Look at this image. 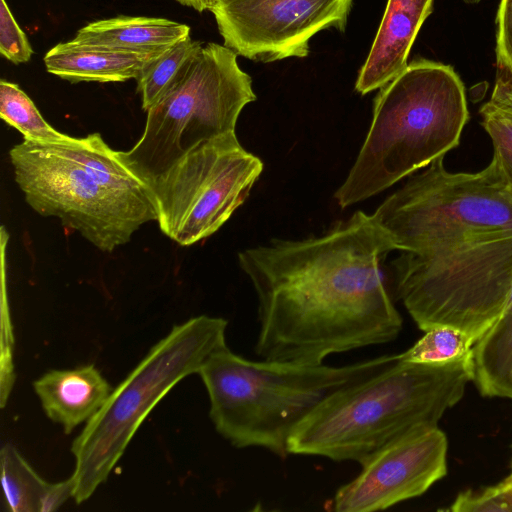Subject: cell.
<instances>
[{"label": "cell", "instance_id": "1", "mask_svg": "<svg viewBox=\"0 0 512 512\" xmlns=\"http://www.w3.org/2000/svg\"><path fill=\"white\" fill-rule=\"evenodd\" d=\"M392 250L372 216L357 211L320 237L274 239L240 252L258 301L256 354L323 363L331 354L394 340L402 318L379 266Z\"/></svg>", "mask_w": 512, "mask_h": 512}, {"label": "cell", "instance_id": "2", "mask_svg": "<svg viewBox=\"0 0 512 512\" xmlns=\"http://www.w3.org/2000/svg\"><path fill=\"white\" fill-rule=\"evenodd\" d=\"M473 379L472 351L440 364L397 359L318 404L292 432L289 454L362 464L405 435L437 427Z\"/></svg>", "mask_w": 512, "mask_h": 512}, {"label": "cell", "instance_id": "3", "mask_svg": "<svg viewBox=\"0 0 512 512\" xmlns=\"http://www.w3.org/2000/svg\"><path fill=\"white\" fill-rule=\"evenodd\" d=\"M9 156L29 206L57 217L102 252L114 251L140 226L157 221L150 188L99 133L67 144L24 140Z\"/></svg>", "mask_w": 512, "mask_h": 512}, {"label": "cell", "instance_id": "4", "mask_svg": "<svg viewBox=\"0 0 512 512\" xmlns=\"http://www.w3.org/2000/svg\"><path fill=\"white\" fill-rule=\"evenodd\" d=\"M469 118L465 87L451 65L419 58L381 88L367 137L335 193L351 206L427 167L459 144Z\"/></svg>", "mask_w": 512, "mask_h": 512}, {"label": "cell", "instance_id": "5", "mask_svg": "<svg viewBox=\"0 0 512 512\" xmlns=\"http://www.w3.org/2000/svg\"><path fill=\"white\" fill-rule=\"evenodd\" d=\"M398 355L344 366L251 361L228 346L213 353L198 374L216 431L236 448L261 447L284 459L297 425L335 391L384 369Z\"/></svg>", "mask_w": 512, "mask_h": 512}, {"label": "cell", "instance_id": "6", "mask_svg": "<svg viewBox=\"0 0 512 512\" xmlns=\"http://www.w3.org/2000/svg\"><path fill=\"white\" fill-rule=\"evenodd\" d=\"M227 321L199 315L175 325L113 388L101 409L73 440V499L88 500L122 457L156 404L182 379L199 372L215 352L227 347Z\"/></svg>", "mask_w": 512, "mask_h": 512}, {"label": "cell", "instance_id": "7", "mask_svg": "<svg viewBox=\"0 0 512 512\" xmlns=\"http://www.w3.org/2000/svg\"><path fill=\"white\" fill-rule=\"evenodd\" d=\"M392 265L398 298L420 330L452 326L476 342L512 291V231L403 252Z\"/></svg>", "mask_w": 512, "mask_h": 512}, {"label": "cell", "instance_id": "8", "mask_svg": "<svg viewBox=\"0 0 512 512\" xmlns=\"http://www.w3.org/2000/svg\"><path fill=\"white\" fill-rule=\"evenodd\" d=\"M255 100L252 79L239 67L237 54L208 43L147 111L138 142L117 155L149 187L199 144L235 132L242 109Z\"/></svg>", "mask_w": 512, "mask_h": 512}, {"label": "cell", "instance_id": "9", "mask_svg": "<svg viewBox=\"0 0 512 512\" xmlns=\"http://www.w3.org/2000/svg\"><path fill=\"white\" fill-rule=\"evenodd\" d=\"M443 159L409 178L371 215L395 250L423 253L512 231V194L497 159L476 173L449 172Z\"/></svg>", "mask_w": 512, "mask_h": 512}, {"label": "cell", "instance_id": "10", "mask_svg": "<svg viewBox=\"0 0 512 512\" xmlns=\"http://www.w3.org/2000/svg\"><path fill=\"white\" fill-rule=\"evenodd\" d=\"M262 170L235 132L199 144L149 185L160 230L181 246L211 236L244 203Z\"/></svg>", "mask_w": 512, "mask_h": 512}, {"label": "cell", "instance_id": "11", "mask_svg": "<svg viewBox=\"0 0 512 512\" xmlns=\"http://www.w3.org/2000/svg\"><path fill=\"white\" fill-rule=\"evenodd\" d=\"M352 0H216L211 8L224 45L257 62L304 58L321 30L343 31Z\"/></svg>", "mask_w": 512, "mask_h": 512}, {"label": "cell", "instance_id": "12", "mask_svg": "<svg viewBox=\"0 0 512 512\" xmlns=\"http://www.w3.org/2000/svg\"><path fill=\"white\" fill-rule=\"evenodd\" d=\"M447 451V437L438 426L389 443L360 464V473L337 490L333 510H385L422 495L446 476Z\"/></svg>", "mask_w": 512, "mask_h": 512}, {"label": "cell", "instance_id": "13", "mask_svg": "<svg viewBox=\"0 0 512 512\" xmlns=\"http://www.w3.org/2000/svg\"><path fill=\"white\" fill-rule=\"evenodd\" d=\"M433 0H388L355 89L367 94L382 88L407 65L416 36L433 10Z\"/></svg>", "mask_w": 512, "mask_h": 512}, {"label": "cell", "instance_id": "14", "mask_svg": "<svg viewBox=\"0 0 512 512\" xmlns=\"http://www.w3.org/2000/svg\"><path fill=\"white\" fill-rule=\"evenodd\" d=\"M33 389L47 417L65 434L89 421L113 390L93 364L50 370L33 382Z\"/></svg>", "mask_w": 512, "mask_h": 512}, {"label": "cell", "instance_id": "15", "mask_svg": "<svg viewBox=\"0 0 512 512\" xmlns=\"http://www.w3.org/2000/svg\"><path fill=\"white\" fill-rule=\"evenodd\" d=\"M162 52L120 50L70 40L52 47L44 56V64L48 73L71 83L124 82L137 79L145 65Z\"/></svg>", "mask_w": 512, "mask_h": 512}, {"label": "cell", "instance_id": "16", "mask_svg": "<svg viewBox=\"0 0 512 512\" xmlns=\"http://www.w3.org/2000/svg\"><path fill=\"white\" fill-rule=\"evenodd\" d=\"M190 36V27L158 17L117 16L91 22L72 41L140 52H162Z\"/></svg>", "mask_w": 512, "mask_h": 512}, {"label": "cell", "instance_id": "17", "mask_svg": "<svg viewBox=\"0 0 512 512\" xmlns=\"http://www.w3.org/2000/svg\"><path fill=\"white\" fill-rule=\"evenodd\" d=\"M474 379L485 397L512 399V309L473 345Z\"/></svg>", "mask_w": 512, "mask_h": 512}, {"label": "cell", "instance_id": "18", "mask_svg": "<svg viewBox=\"0 0 512 512\" xmlns=\"http://www.w3.org/2000/svg\"><path fill=\"white\" fill-rule=\"evenodd\" d=\"M2 505L8 512H39L48 482L26 461L12 443L0 452Z\"/></svg>", "mask_w": 512, "mask_h": 512}, {"label": "cell", "instance_id": "19", "mask_svg": "<svg viewBox=\"0 0 512 512\" xmlns=\"http://www.w3.org/2000/svg\"><path fill=\"white\" fill-rule=\"evenodd\" d=\"M202 46L188 36L145 65L136 79L143 110L148 111L171 89Z\"/></svg>", "mask_w": 512, "mask_h": 512}, {"label": "cell", "instance_id": "20", "mask_svg": "<svg viewBox=\"0 0 512 512\" xmlns=\"http://www.w3.org/2000/svg\"><path fill=\"white\" fill-rule=\"evenodd\" d=\"M0 116L17 129L26 141L67 144L76 139L54 129L18 84L5 79L0 81Z\"/></svg>", "mask_w": 512, "mask_h": 512}, {"label": "cell", "instance_id": "21", "mask_svg": "<svg viewBox=\"0 0 512 512\" xmlns=\"http://www.w3.org/2000/svg\"><path fill=\"white\" fill-rule=\"evenodd\" d=\"M409 349L398 354V359L410 363L440 364L459 360L473 349L475 340L465 331L452 326H436Z\"/></svg>", "mask_w": 512, "mask_h": 512}, {"label": "cell", "instance_id": "22", "mask_svg": "<svg viewBox=\"0 0 512 512\" xmlns=\"http://www.w3.org/2000/svg\"><path fill=\"white\" fill-rule=\"evenodd\" d=\"M479 113L481 125L492 141L493 157L497 159L512 194V122L489 101L482 105Z\"/></svg>", "mask_w": 512, "mask_h": 512}, {"label": "cell", "instance_id": "23", "mask_svg": "<svg viewBox=\"0 0 512 512\" xmlns=\"http://www.w3.org/2000/svg\"><path fill=\"white\" fill-rule=\"evenodd\" d=\"M447 511L452 512H512L509 489L503 480L482 490L460 493Z\"/></svg>", "mask_w": 512, "mask_h": 512}, {"label": "cell", "instance_id": "24", "mask_svg": "<svg viewBox=\"0 0 512 512\" xmlns=\"http://www.w3.org/2000/svg\"><path fill=\"white\" fill-rule=\"evenodd\" d=\"M0 53L14 64L28 62L32 47L5 0H0Z\"/></svg>", "mask_w": 512, "mask_h": 512}, {"label": "cell", "instance_id": "25", "mask_svg": "<svg viewBox=\"0 0 512 512\" xmlns=\"http://www.w3.org/2000/svg\"><path fill=\"white\" fill-rule=\"evenodd\" d=\"M496 24V59L512 72V0L500 1Z\"/></svg>", "mask_w": 512, "mask_h": 512}, {"label": "cell", "instance_id": "26", "mask_svg": "<svg viewBox=\"0 0 512 512\" xmlns=\"http://www.w3.org/2000/svg\"><path fill=\"white\" fill-rule=\"evenodd\" d=\"M488 101L512 122V72L499 61H496L495 83Z\"/></svg>", "mask_w": 512, "mask_h": 512}, {"label": "cell", "instance_id": "27", "mask_svg": "<svg viewBox=\"0 0 512 512\" xmlns=\"http://www.w3.org/2000/svg\"><path fill=\"white\" fill-rule=\"evenodd\" d=\"M69 498H73L71 478L56 483L48 482L39 505V512L58 510Z\"/></svg>", "mask_w": 512, "mask_h": 512}, {"label": "cell", "instance_id": "28", "mask_svg": "<svg viewBox=\"0 0 512 512\" xmlns=\"http://www.w3.org/2000/svg\"><path fill=\"white\" fill-rule=\"evenodd\" d=\"M180 4L184 6L191 7L198 12H203L205 10H211L214 6L216 0H176Z\"/></svg>", "mask_w": 512, "mask_h": 512}, {"label": "cell", "instance_id": "29", "mask_svg": "<svg viewBox=\"0 0 512 512\" xmlns=\"http://www.w3.org/2000/svg\"><path fill=\"white\" fill-rule=\"evenodd\" d=\"M510 309H512V291H511V293H510V296H509V298H508V301H507V303H506V306H505V308H504L503 313H505L506 311H508V310H510ZM503 313H502V314H503Z\"/></svg>", "mask_w": 512, "mask_h": 512}, {"label": "cell", "instance_id": "30", "mask_svg": "<svg viewBox=\"0 0 512 512\" xmlns=\"http://www.w3.org/2000/svg\"><path fill=\"white\" fill-rule=\"evenodd\" d=\"M462 1L467 4H475V3H478L480 0H462Z\"/></svg>", "mask_w": 512, "mask_h": 512}, {"label": "cell", "instance_id": "31", "mask_svg": "<svg viewBox=\"0 0 512 512\" xmlns=\"http://www.w3.org/2000/svg\"><path fill=\"white\" fill-rule=\"evenodd\" d=\"M507 481H509L510 483H512V471L510 473V475L506 478Z\"/></svg>", "mask_w": 512, "mask_h": 512}]
</instances>
